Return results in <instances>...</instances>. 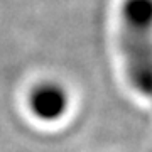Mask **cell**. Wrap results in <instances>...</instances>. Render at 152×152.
<instances>
[{
	"instance_id": "obj_1",
	"label": "cell",
	"mask_w": 152,
	"mask_h": 152,
	"mask_svg": "<svg viewBox=\"0 0 152 152\" xmlns=\"http://www.w3.org/2000/svg\"><path fill=\"white\" fill-rule=\"evenodd\" d=\"M115 46L124 81L147 102L152 91V0H118Z\"/></svg>"
},
{
	"instance_id": "obj_2",
	"label": "cell",
	"mask_w": 152,
	"mask_h": 152,
	"mask_svg": "<svg viewBox=\"0 0 152 152\" xmlns=\"http://www.w3.org/2000/svg\"><path fill=\"white\" fill-rule=\"evenodd\" d=\"M24 108L32 122L53 127L69 117L73 95L64 83L44 78L27 88L24 95Z\"/></svg>"
}]
</instances>
